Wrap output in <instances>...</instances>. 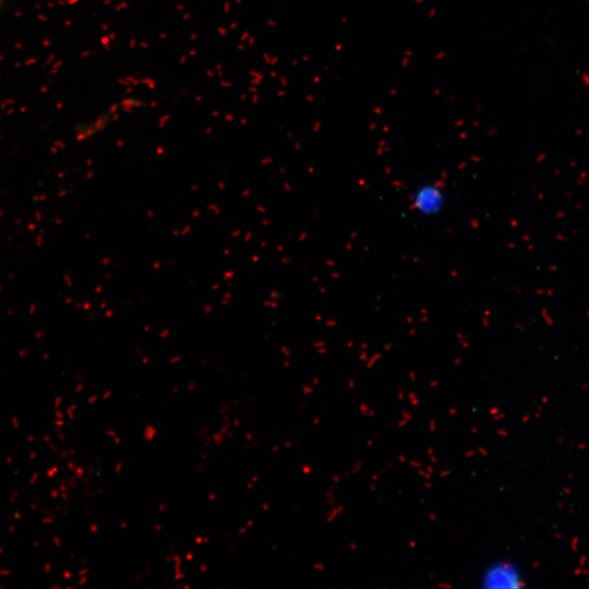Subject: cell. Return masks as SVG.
Segmentation results:
<instances>
[{
	"mask_svg": "<svg viewBox=\"0 0 589 589\" xmlns=\"http://www.w3.org/2000/svg\"><path fill=\"white\" fill-rule=\"evenodd\" d=\"M410 204L419 215L435 216L444 209L446 195L437 183L426 182L414 189Z\"/></svg>",
	"mask_w": 589,
	"mask_h": 589,
	"instance_id": "obj_1",
	"label": "cell"
},
{
	"mask_svg": "<svg viewBox=\"0 0 589 589\" xmlns=\"http://www.w3.org/2000/svg\"><path fill=\"white\" fill-rule=\"evenodd\" d=\"M482 586L485 588H513L518 587L520 577L515 567L505 562H498L488 566L481 576Z\"/></svg>",
	"mask_w": 589,
	"mask_h": 589,
	"instance_id": "obj_2",
	"label": "cell"
},
{
	"mask_svg": "<svg viewBox=\"0 0 589 589\" xmlns=\"http://www.w3.org/2000/svg\"><path fill=\"white\" fill-rule=\"evenodd\" d=\"M157 435V430L154 425L152 424H148L145 426L144 429V432H143V436L146 441H152L156 437Z\"/></svg>",
	"mask_w": 589,
	"mask_h": 589,
	"instance_id": "obj_3",
	"label": "cell"
},
{
	"mask_svg": "<svg viewBox=\"0 0 589 589\" xmlns=\"http://www.w3.org/2000/svg\"><path fill=\"white\" fill-rule=\"evenodd\" d=\"M213 440L216 444H220L224 440L223 437V434L219 432V433H215L214 436H213Z\"/></svg>",
	"mask_w": 589,
	"mask_h": 589,
	"instance_id": "obj_4",
	"label": "cell"
},
{
	"mask_svg": "<svg viewBox=\"0 0 589 589\" xmlns=\"http://www.w3.org/2000/svg\"><path fill=\"white\" fill-rule=\"evenodd\" d=\"M188 387H189V388H188V390H189V392H192V390H194V389H195V388H194V387H195V386H194V384H189V386H188Z\"/></svg>",
	"mask_w": 589,
	"mask_h": 589,
	"instance_id": "obj_5",
	"label": "cell"
},
{
	"mask_svg": "<svg viewBox=\"0 0 589 589\" xmlns=\"http://www.w3.org/2000/svg\"><path fill=\"white\" fill-rule=\"evenodd\" d=\"M245 531H247V527H242V529L239 531V536H241Z\"/></svg>",
	"mask_w": 589,
	"mask_h": 589,
	"instance_id": "obj_6",
	"label": "cell"
},
{
	"mask_svg": "<svg viewBox=\"0 0 589 589\" xmlns=\"http://www.w3.org/2000/svg\"><path fill=\"white\" fill-rule=\"evenodd\" d=\"M240 424L239 420H233V425L238 426Z\"/></svg>",
	"mask_w": 589,
	"mask_h": 589,
	"instance_id": "obj_7",
	"label": "cell"
},
{
	"mask_svg": "<svg viewBox=\"0 0 589 589\" xmlns=\"http://www.w3.org/2000/svg\"><path fill=\"white\" fill-rule=\"evenodd\" d=\"M272 450H273V452L278 450V446H274V447L272 448Z\"/></svg>",
	"mask_w": 589,
	"mask_h": 589,
	"instance_id": "obj_8",
	"label": "cell"
},
{
	"mask_svg": "<svg viewBox=\"0 0 589 589\" xmlns=\"http://www.w3.org/2000/svg\"><path fill=\"white\" fill-rule=\"evenodd\" d=\"M155 529H156V530H160V525H156V526H155Z\"/></svg>",
	"mask_w": 589,
	"mask_h": 589,
	"instance_id": "obj_9",
	"label": "cell"
},
{
	"mask_svg": "<svg viewBox=\"0 0 589 589\" xmlns=\"http://www.w3.org/2000/svg\"><path fill=\"white\" fill-rule=\"evenodd\" d=\"M159 508H160V509H164V508H165V505H159Z\"/></svg>",
	"mask_w": 589,
	"mask_h": 589,
	"instance_id": "obj_10",
	"label": "cell"
}]
</instances>
